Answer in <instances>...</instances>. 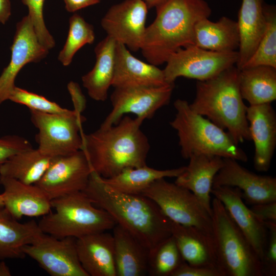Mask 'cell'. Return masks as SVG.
<instances>
[{
  "label": "cell",
  "instance_id": "obj_20",
  "mask_svg": "<svg viewBox=\"0 0 276 276\" xmlns=\"http://www.w3.org/2000/svg\"><path fill=\"white\" fill-rule=\"evenodd\" d=\"M168 85L163 70L135 57L124 44L117 42L111 86L115 88L157 87Z\"/></svg>",
  "mask_w": 276,
  "mask_h": 276
},
{
  "label": "cell",
  "instance_id": "obj_45",
  "mask_svg": "<svg viewBox=\"0 0 276 276\" xmlns=\"http://www.w3.org/2000/svg\"><path fill=\"white\" fill-rule=\"evenodd\" d=\"M147 6L148 9L155 7V8L163 4L167 0H143Z\"/></svg>",
  "mask_w": 276,
  "mask_h": 276
},
{
  "label": "cell",
  "instance_id": "obj_13",
  "mask_svg": "<svg viewBox=\"0 0 276 276\" xmlns=\"http://www.w3.org/2000/svg\"><path fill=\"white\" fill-rule=\"evenodd\" d=\"M92 169L82 150L54 157L48 169L35 185L51 200L83 191L86 187Z\"/></svg>",
  "mask_w": 276,
  "mask_h": 276
},
{
  "label": "cell",
  "instance_id": "obj_32",
  "mask_svg": "<svg viewBox=\"0 0 276 276\" xmlns=\"http://www.w3.org/2000/svg\"><path fill=\"white\" fill-rule=\"evenodd\" d=\"M263 11L266 22L265 31L254 53L242 68L258 65L276 68V7L264 4Z\"/></svg>",
  "mask_w": 276,
  "mask_h": 276
},
{
  "label": "cell",
  "instance_id": "obj_40",
  "mask_svg": "<svg viewBox=\"0 0 276 276\" xmlns=\"http://www.w3.org/2000/svg\"><path fill=\"white\" fill-rule=\"evenodd\" d=\"M171 276H221L216 269L190 265L183 261Z\"/></svg>",
  "mask_w": 276,
  "mask_h": 276
},
{
  "label": "cell",
  "instance_id": "obj_46",
  "mask_svg": "<svg viewBox=\"0 0 276 276\" xmlns=\"http://www.w3.org/2000/svg\"><path fill=\"white\" fill-rule=\"evenodd\" d=\"M4 207V197L3 194H0V209Z\"/></svg>",
  "mask_w": 276,
  "mask_h": 276
},
{
  "label": "cell",
  "instance_id": "obj_3",
  "mask_svg": "<svg viewBox=\"0 0 276 276\" xmlns=\"http://www.w3.org/2000/svg\"><path fill=\"white\" fill-rule=\"evenodd\" d=\"M156 10L140 50L148 63L157 66L179 49L195 45V26L212 11L204 0H167Z\"/></svg>",
  "mask_w": 276,
  "mask_h": 276
},
{
  "label": "cell",
  "instance_id": "obj_22",
  "mask_svg": "<svg viewBox=\"0 0 276 276\" xmlns=\"http://www.w3.org/2000/svg\"><path fill=\"white\" fill-rule=\"evenodd\" d=\"M189 159V165L176 177L175 183L191 191L211 216L213 182L223 165V158L214 155L194 154Z\"/></svg>",
  "mask_w": 276,
  "mask_h": 276
},
{
  "label": "cell",
  "instance_id": "obj_44",
  "mask_svg": "<svg viewBox=\"0 0 276 276\" xmlns=\"http://www.w3.org/2000/svg\"><path fill=\"white\" fill-rule=\"evenodd\" d=\"M11 271L4 261H0V276H10Z\"/></svg>",
  "mask_w": 276,
  "mask_h": 276
},
{
  "label": "cell",
  "instance_id": "obj_5",
  "mask_svg": "<svg viewBox=\"0 0 276 276\" xmlns=\"http://www.w3.org/2000/svg\"><path fill=\"white\" fill-rule=\"evenodd\" d=\"M174 106L176 113L170 124L177 132L183 158L189 159L194 154H205L247 161L246 153L227 131L195 112L187 101L177 99Z\"/></svg>",
  "mask_w": 276,
  "mask_h": 276
},
{
  "label": "cell",
  "instance_id": "obj_25",
  "mask_svg": "<svg viewBox=\"0 0 276 276\" xmlns=\"http://www.w3.org/2000/svg\"><path fill=\"white\" fill-rule=\"evenodd\" d=\"M112 230L117 276L145 275L148 271L149 251L119 225Z\"/></svg>",
  "mask_w": 276,
  "mask_h": 276
},
{
  "label": "cell",
  "instance_id": "obj_7",
  "mask_svg": "<svg viewBox=\"0 0 276 276\" xmlns=\"http://www.w3.org/2000/svg\"><path fill=\"white\" fill-rule=\"evenodd\" d=\"M55 210L42 216L38 223L41 231L57 238H79L112 229L116 223L105 210L97 208L83 191L51 200Z\"/></svg>",
  "mask_w": 276,
  "mask_h": 276
},
{
  "label": "cell",
  "instance_id": "obj_6",
  "mask_svg": "<svg viewBox=\"0 0 276 276\" xmlns=\"http://www.w3.org/2000/svg\"><path fill=\"white\" fill-rule=\"evenodd\" d=\"M211 236L221 276H263L260 259L222 203L211 202Z\"/></svg>",
  "mask_w": 276,
  "mask_h": 276
},
{
  "label": "cell",
  "instance_id": "obj_10",
  "mask_svg": "<svg viewBox=\"0 0 276 276\" xmlns=\"http://www.w3.org/2000/svg\"><path fill=\"white\" fill-rule=\"evenodd\" d=\"M238 60V51L218 52L191 45L173 53L166 62L163 72L168 84H174L180 77L205 81L236 65Z\"/></svg>",
  "mask_w": 276,
  "mask_h": 276
},
{
  "label": "cell",
  "instance_id": "obj_36",
  "mask_svg": "<svg viewBox=\"0 0 276 276\" xmlns=\"http://www.w3.org/2000/svg\"><path fill=\"white\" fill-rule=\"evenodd\" d=\"M28 7V15L39 42L49 50L55 45L53 36L48 30L43 18L45 0H21Z\"/></svg>",
  "mask_w": 276,
  "mask_h": 276
},
{
  "label": "cell",
  "instance_id": "obj_12",
  "mask_svg": "<svg viewBox=\"0 0 276 276\" xmlns=\"http://www.w3.org/2000/svg\"><path fill=\"white\" fill-rule=\"evenodd\" d=\"M76 239H62L42 233L23 250L52 276H88L80 262Z\"/></svg>",
  "mask_w": 276,
  "mask_h": 276
},
{
  "label": "cell",
  "instance_id": "obj_1",
  "mask_svg": "<svg viewBox=\"0 0 276 276\" xmlns=\"http://www.w3.org/2000/svg\"><path fill=\"white\" fill-rule=\"evenodd\" d=\"M95 205L107 212L116 224L131 234L149 252L171 236V221L152 200L117 191L92 170L83 191Z\"/></svg>",
  "mask_w": 276,
  "mask_h": 276
},
{
  "label": "cell",
  "instance_id": "obj_43",
  "mask_svg": "<svg viewBox=\"0 0 276 276\" xmlns=\"http://www.w3.org/2000/svg\"><path fill=\"white\" fill-rule=\"evenodd\" d=\"M11 14L10 0H0V23L5 24Z\"/></svg>",
  "mask_w": 276,
  "mask_h": 276
},
{
  "label": "cell",
  "instance_id": "obj_30",
  "mask_svg": "<svg viewBox=\"0 0 276 276\" xmlns=\"http://www.w3.org/2000/svg\"><path fill=\"white\" fill-rule=\"evenodd\" d=\"M53 158L32 147L15 154L0 165V176L27 185H35L48 169Z\"/></svg>",
  "mask_w": 276,
  "mask_h": 276
},
{
  "label": "cell",
  "instance_id": "obj_8",
  "mask_svg": "<svg viewBox=\"0 0 276 276\" xmlns=\"http://www.w3.org/2000/svg\"><path fill=\"white\" fill-rule=\"evenodd\" d=\"M154 202L171 221L196 227L211 236V217L190 190L167 181L153 182L142 193Z\"/></svg>",
  "mask_w": 276,
  "mask_h": 276
},
{
  "label": "cell",
  "instance_id": "obj_14",
  "mask_svg": "<svg viewBox=\"0 0 276 276\" xmlns=\"http://www.w3.org/2000/svg\"><path fill=\"white\" fill-rule=\"evenodd\" d=\"M148 7L143 0H125L112 6L101 25L107 36L132 51L141 50L145 30Z\"/></svg>",
  "mask_w": 276,
  "mask_h": 276
},
{
  "label": "cell",
  "instance_id": "obj_33",
  "mask_svg": "<svg viewBox=\"0 0 276 276\" xmlns=\"http://www.w3.org/2000/svg\"><path fill=\"white\" fill-rule=\"evenodd\" d=\"M69 24L68 35L58 57L64 66L71 64L80 49L86 44L93 43L95 39L94 27L79 14H73L70 18Z\"/></svg>",
  "mask_w": 276,
  "mask_h": 276
},
{
  "label": "cell",
  "instance_id": "obj_37",
  "mask_svg": "<svg viewBox=\"0 0 276 276\" xmlns=\"http://www.w3.org/2000/svg\"><path fill=\"white\" fill-rule=\"evenodd\" d=\"M268 239L261 262L263 276L276 275V224L269 225Z\"/></svg>",
  "mask_w": 276,
  "mask_h": 276
},
{
  "label": "cell",
  "instance_id": "obj_4",
  "mask_svg": "<svg viewBox=\"0 0 276 276\" xmlns=\"http://www.w3.org/2000/svg\"><path fill=\"white\" fill-rule=\"evenodd\" d=\"M236 65L205 81H197L196 95L189 104L199 114L226 131L236 144L250 140L246 109L239 85Z\"/></svg>",
  "mask_w": 276,
  "mask_h": 276
},
{
  "label": "cell",
  "instance_id": "obj_17",
  "mask_svg": "<svg viewBox=\"0 0 276 276\" xmlns=\"http://www.w3.org/2000/svg\"><path fill=\"white\" fill-rule=\"evenodd\" d=\"M211 193L222 203L262 262L267 242L268 229L244 203L241 190L236 187L220 186L212 188Z\"/></svg>",
  "mask_w": 276,
  "mask_h": 276
},
{
  "label": "cell",
  "instance_id": "obj_35",
  "mask_svg": "<svg viewBox=\"0 0 276 276\" xmlns=\"http://www.w3.org/2000/svg\"><path fill=\"white\" fill-rule=\"evenodd\" d=\"M9 100L28 107L30 110L56 114H68L74 110L62 108L44 97L29 91L16 86L11 92Z\"/></svg>",
  "mask_w": 276,
  "mask_h": 276
},
{
  "label": "cell",
  "instance_id": "obj_15",
  "mask_svg": "<svg viewBox=\"0 0 276 276\" xmlns=\"http://www.w3.org/2000/svg\"><path fill=\"white\" fill-rule=\"evenodd\" d=\"M11 50L10 61L0 76V105L9 99L20 70L29 63L40 61L49 52L39 42L28 15L16 25Z\"/></svg>",
  "mask_w": 276,
  "mask_h": 276
},
{
  "label": "cell",
  "instance_id": "obj_18",
  "mask_svg": "<svg viewBox=\"0 0 276 276\" xmlns=\"http://www.w3.org/2000/svg\"><path fill=\"white\" fill-rule=\"evenodd\" d=\"M250 140L255 146L254 166L260 172L270 168L276 146V114L270 103L249 105L246 109Z\"/></svg>",
  "mask_w": 276,
  "mask_h": 276
},
{
  "label": "cell",
  "instance_id": "obj_19",
  "mask_svg": "<svg viewBox=\"0 0 276 276\" xmlns=\"http://www.w3.org/2000/svg\"><path fill=\"white\" fill-rule=\"evenodd\" d=\"M0 185L4 188V208L15 219L43 216L51 212V200L37 185L25 184L2 176Z\"/></svg>",
  "mask_w": 276,
  "mask_h": 276
},
{
  "label": "cell",
  "instance_id": "obj_38",
  "mask_svg": "<svg viewBox=\"0 0 276 276\" xmlns=\"http://www.w3.org/2000/svg\"><path fill=\"white\" fill-rule=\"evenodd\" d=\"M32 148L25 138L16 135H8L0 138V165L22 151Z\"/></svg>",
  "mask_w": 276,
  "mask_h": 276
},
{
  "label": "cell",
  "instance_id": "obj_41",
  "mask_svg": "<svg viewBox=\"0 0 276 276\" xmlns=\"http://www.w3.org/2000/svg\"><path fill=\"white\" fill-rule=\"evenodd\" d=\"M68 90L74 105V109L81 113L85 107L86 99L79 85L71 81L67 85Z\"/></svg>",
  "mask_w": 276,
  "mask_h": 276
},
{
  "label": "cell",
  "instance_id": "obj_23",
  "mask_svg": "<svg viewBox=\"0 0 276 276\" xmlns=\"http://www.w3.org/2000/svg\"><path fill=\"white\" fill-rule=\"evenodd\" d=\"M171 221V236L183 261L191 266L218 270L212 236L196 227Z\"/></svg>",
  "mask_w": 276,
  "mask_h": 276
},
{
  "label": "cell",
  "instance_id": "obj_9",
  "mask_svg": "<svg viewBox=\"0 0 276 276\" xmlns=\"http://www.w3.org/2000/svg\"><path fill=\"white\" fill-rule=\"evenodd\" d=\"M31 120L38 130L36 140L43 154L54 157L82 150V125L85 118L74 109L68 114H50L30 110Z\"/></svg>",
  "mask_w": 276,
  "mask_h": 276
},
{
  "label": "cell",
  "instance_id": "obj_42",
  "mask_svg": "<svg viewBox=\"0 0 276 276\" xmlns=\"http://www.w3.org/2000/svg\"><path fill=\"white\" fill-rule=\"evenodd\" d=\"M66 10L75 12L83 8L98 4L100 0H63Z\"/></svg>",
  "mask_w": 276,
  "mask_h": 276
},
{
  "label": "cell",
  "instance_id": "obj_2",
  "mask_svg": "<svg viewBox=\"0 0 276 276\" xmlns=\"http://www.w3.org/2000/svg\"><path fill=\"white\" fill-rule=\"evenodd\" d=\"M144 121L128 116L108 128L83 134V150L93 170L104 178L146 165L150 145L140 129Z\"/></svg>",
  "mask_w": 276,
  "mask_h": 276
},
{
  "label": "cell",
  "instance_id": "obj_39",
  "mask_svg": "<svg viewBox=\"0 0 276 276\" xmlns=\"http://www.w3.org/2000/svg\"><path fill=\"white\" fill-rule=\"evenodd\" d=\"M250 209L266 227L276 224V201L254 204Z\"/></svg>",
  "mask_w": 276,
  "mask_h": 276
},
{
  "label": "cell",
  "instance_id": "obj_21",
  "mask_svg": "<svg viewBox=\"0 0 276 276\" xmlns=\"http://www.w3.org/2000/svg\"><path fill=\"white\" fill-rule=\"evenodd\" d=\"M82 267L88 276H117L112 235L107 231L76 239Z\"/></svg>",
  "mask_w": 276,
  "mask_h": 276
},
{
  "label": "cell",
  "instance_id": "obj_31",
  "mask_svg": "<svg viewBox=\"0 0 276 276\" xmlns=\"http://www.w3.org/2000/svg\"><path fill=\"white\" fill-rule=\"evenodd\" d=\"M186 166L168 170H157L146 165L125 169L118 175L103 181L114 189L133 195H140L154 181L166 177H177L182 173Z\"/></svg>",
  "mask_w": 276,
  "mask_h": 276
},
{
  "label": "cell",
  "instance_id": "obj_16",
  "mask_svg": "<svg viewBox=\"0 0 276 276\" xmlns=\"http://www.w3.org/2000/svg\"><path fill=\"white\" fill-rule=\"evenodd\" d=\"M228 186L241 191L242 198L251 205L276 201V178L254 173L236 159L224 158L215 175L212 188Z\"/></svg>",
  "mask_w": 276,
  "mask_h": 276
},
{
  "label": "cell",
  "instance_id": "obj_11",
  "mask_svg": "<svg viewBox=\"0 0 276 276\" xmlns=\"http://www.w3.org/2000/svg\"><path fill=\"white\" fill-rule=\"evenodd\" d=\"M174 84L157 87L115 88L111 95L112 108L100 128L116 124L125 113L135 114L143 121L150 119L171 99Z\"/></svg>",
  "mask_w": 276,
  "mask_h": 276
},
{
  "label": "cell",
  "instance_id": "obj_26",
  "mask_svg": "<svg viewBox=\"0 0 276 276\" xmlns=\"http://www.w3.org/2000/svg\"><path fill=\"white\" fill-rule=\"evenodd\" d=\"M117 42L107 36L95 48L96 62L93 69L82 77L83 86L89 97L104 101L112 85L115 66Z\"/></svg>",
  "mask_w": 276,
  "mask_h": 276
},
{
  "label": "cell",
  "instance_id": "obj_29",
  "mask_svg": "<svg viewBox=\"0 0 276 276\" xmlns=\"http://www.w3.org/2000/svg\"><path fill=\"white\" fill-rule=\"evenodd\" d=\"M239 85L249 105L270 103L276 99V68L258 65L239 70Z\"/></svg>",
  "mask_w": 276,
  "mask_h": 276
},
{
  "label": "cell",
  "instance_id": "obj_28",
  "mask_svg": "<svg viewBox=\"0 0 276 276\" xmlns=\"http://www.w3.org/2000/svg\"><path fill=\"white\" fill-rule=\"evenodd\" d=\"M195 45L218 52L238 50L240 36L237 21L226 16L216 22L209 18L198 21L195 27Z\"/></svg>",
  "mask_w": 276,
  "mask_h": 276
},
{
  "label": "cell",
  "instance_id": "obj_24",
  "mask_svg": "<svg viewBox=\"0 0 276 276\" xmlns=\"http://www.w3.org/2000/svg\"><path fill=\"white\" fill-rule=\"evenodd\" d=\"M237 22L240 44L236 66L241 70L254 53L265 31L263 0H242Z\"/></svg>",
  "mask_w": 276,
  "mask_h": 276
},
{
  "label": "cell",
  "instance_id": "obj_34",
  "mask_svg": "<svg viewBox=\"0 0 276 276\" xmlns=\"http://www.w3.org/2000/svg\"><path fill=\"white\" fill-rule=\"evenodd\" d=\"M183 261L175 240L171 236L149 257L148 272L153 276H171Z\"/></svg>",
  "mask_w": 276,
  "mask_h": 276
},
{
  "label": "cell",
  "instance_id": "obj_27",
  "mask_svg": "<svg viewBox=\"0 0 276 276\" xmlns=\"http://www.w3.org/2000/svg\"><path fill=\"white\" fill-rule=\"evenodd\" d=\"M4 207L0 209V261L23 259V248L32 244L42 233L32 220L20 223Z\"/></svg>",
  "mask_w": 276,
  "mask_h": 276
},
{
  "label": "cell",
  "instance_id": "obj_47",
  "mask_svg": "<svg viewBox=\"0 0 276 276\" xmlns=\"http://www.w3.org/2000/svg\"><path fill=\"white\" fill-rule=\"evenodd\" d=\"M101 1V0H100Z\"/></svg>",
  "mask_w": 276,
  "mask_h": 276
}]
</instances>
